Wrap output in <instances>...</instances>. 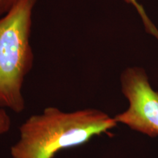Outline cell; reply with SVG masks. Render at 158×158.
I'll return each mask as SVG.
<instances>
[{
  "mask_svg": "<svg viewBox=\"0 0 158 158\" xmlns=\"http://www.w3.org/2000/svg\"><path fill=\"white\" fill-rule=\"evenodd\" d=\"M117 124L114 117L96 108L64 111L48 106L19 126V137L10 153L12 158H54L62 150L108 133Z\"/></svg>",
  "mask_w": 158,
  "mask_h": 158,
  "instance_id": "6da1fadb",
  "label": "cell"
},
{
  "mask_svg": "<svg viewBox=\"0 0 158 158\" xmlns=\"http://www.w3.org/2000/svg\"><path fill=\"white\" fill-rule=\"evenodd\" d=\"M38 1L19 0L0 17V107L16 114L26 107L23 87L34 64L30 37Z\"/></svg>",
  "mask_w": 158,
  "mask_h": 158,
  "instance_id": "7a4b0ae2",
  "label": "cell"
},
{
  "mask_svg": "<svg viewBox=\"0 0 158 158\" xmlns=\"http://www.w3.org/2000/svg\"><path fill=\"white\" fill-rule=\"evenodd\" d=\"M122 92L129 107L114 116L117 123L149 137L158 136V92L150 86L145 71L128 68L121 75Z\"/></svg>",
  "mask_w": 158,
  "mask_h": 158,
  "instance_id": "3957f363",
  "label": "cell"
},
{
  "mask_svg": "<svg viewBox=\"0 0 158 158\" xmlns=\"http://www.w3.org/2000/svg\"><path fill=\"white\" fill-rule=\"evenodd\" d=\"M124 1L126 2L128 4H131V5H133L134 7H135L137 11L138 12V13L141 15L142 19H143V22L145 23L147 30L149 31V32H151L152 34L155 35L156 37H158V31H157V29H155V27H154L151 21H149V19H148L145 12L143 10V7H141V5H139V3L138 2L137 0H124Z\"/></svg>",
  "mask_w": 158,
  "mask_h": 158,
  "instance_id": "277c9868",
  "label": "cell"
},
{
  "mask_svg": "<svg viewBox=\"0 0 158 158\" xmlns=\"http://www.w3.org/2000/svg\"><path fill=\"white\" fill-rule=\"evenodd\" d=\"M12 120L5 108L0 107V136L7 133L10 130Z\"/></svg>",
  "mask_w": 158,
  "mask_h": 158,
  "instance_id": "5b68a950",
  "label": "cell"
},
{
  "mask_svg": "<svg viewBox=\"0 0 158 158\" xmlns=\"http://www.w3.org/2000/svg\"><path fill=\"white\" fill-rule=\"evenodd\" d=\"M19 0H0V17L10 10Z\"/></svg>",
  "mask_w": 158,
  "mask_h": 158,
  "instance_id": "8992f818",
  "label": "cell"
}]
</instances>
